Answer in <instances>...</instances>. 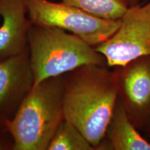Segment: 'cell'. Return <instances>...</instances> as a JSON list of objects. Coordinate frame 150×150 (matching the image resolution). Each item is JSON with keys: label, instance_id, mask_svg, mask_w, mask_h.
<instances>
[{"label": "cell", "instance_id": "1", "mask_svg": "<svg viewBox=\"0 0 150 150\" xmlns=\"http://www.w3.org/2000/svg\"><path fill=\"white\" fill-rule=\"evenodd\" d=\"M87 65L63 75V116L99 149L118 99L114 70Z\"/></svg>", "mask_w": 150, "mask_h": 150}, {"label": "cell", "instance_id": "2", "mask_svg": "<svg viewBox=\"0 0 150 150\" xmlns=\"http://www.w3.org/2000/svg\"><path fill=\"white\" fill-rule=\"evenodd\" d=\"M63 75L33 86L16 113L4 122L14 150H47L63 116Z\"/></svg>", "mask_w": 150, "mask_h": 150}, {"label": "cell", "instance_id": "3", "mask_svg": "<svg viewBox=\"0 0 150 150\" xmlns=\"http://www.w3.org/2000/svg\"><path fill=\"white\" fill-rule=\"evenodd\" d=\"M33 86L87 65H106L105 58L77 35L56 27L31 24L28 34Z\"/></svg>", "mask_w": 150, "mask_h": 150}, {"label": "cell", "instance_id": "4", "mask_svg": "<svg viewBox=\"0 0 150 150\" xmlns=\"http://www.w3.org/2000/svg\"><path fill=\"white\" fill-rule=\"evenodd\" d=\"M27 6L28 17L33 24L64 30L94 47L111 37L121 23V19L106 20L61 1L27 0Z\"/></svg>", "mask_w": 150, "mask_h": 150}, {"label": "cell", "instance_id": "5", "mask_svg": "<svg viewBox=\"0 0 150 150\" xmlns=\"http://www.w3.org/2000/svg\"><path fill=\"white\" fill-rule=\"evenodd\" d=\"M95 48L105 58L108 67L124 66L150 55V0L129 6L115 33Z\"/></svg>", "mask_w": 150, "mask_h": 150}, {"label": "cell", "instance_id": "6", "mask_svg": "<svg viewBox=\"0 0 150 150\" xmlns=\"http://www.w3.org/2000/svg\"><path fill=\"white\" fill-rule=\"evenodd\" d=\"M118 99L129 119L142 134L150 130V55L114 67Z\"/></svg>", "mask_w": 150, "mask_h": 150}, {"label": "cell", "instance_id": "7", "mask_svg": "<svg viewBox=\"0 0 150 150\" xmlns=\"http://www.w3.org/2000/svg\"><path fill=\"white\" fill-rule=\"evenodd\" d=\"M33 86L29 48L0 60V123L14 115Z\"/></svg>", "mask_w": 150, "mask_h": 150}, {"label": "cell", "instance_id": "8", "mask_svg": "<svg viewBox=\"0 0 150 150\" xmlns=\"http://www.w3.org/2000/svg\"><path fill=\"white\" fill-rule=\"evenodd\" d=\"M27 15V0H0V60L28 50L32 23Z\"/></svg>", "mask_w": 150, "mask_h": 150}, {"label": "cell", "instance_id": "9", "mask_svg": "<svg viewBox=\"0 0 150 150\" xmlns=\"http://www.w3.org/2000/svg\"><path fill=\"white\" fill-rule=\"evenodd\" d=\"M114 150H150V141L129 119L119 99L99 146Z\"/></svg>", "mask_w": 150, "mask_h": 150}, {"label": "cell", "instance_id": "10", "mask_svg": "<svg viewBox=\"0 0 150 150\" xmlns=\"http://www.w3.org/2000/svg\"><path fill=\"white\" fill-rule=\"evenodd\" d=\"M99 18L118 20L129 7L127 0H60Z\"/></svg>", "mask_w": 150, "mask_h": 150}, {"label": "cell", "instance_id": "11", "mask_svg": "<svg viewBox=\"0 0 150 150\" xmlns=\"http://www.w3.org/2000/svg\"><path fill=\"white\" fill-rule=\"evenodd\" d=\"M81 132L64 119L61 122L48 146L47 150H93Z\"/></svg>", "mask_w": 150, "mask_h": 150}, {"label": "cell", "instance_id": "12", "mask_svg": "<svg viewBox=\"0 0 150 150\" xmlns=\"http://www.w3.org/2000/svg\"><path fill=\"white\" fill-rule=\"evenodd\" d=\"M2 127H4V125H0V150L6 149L9 147L8 142L4 139L3 133L6 131V129L4 128L3 129H1V128H2Z\"/></svg>", "mask_w": 150, "mask_h": 150}, {"label": "cell", "instance_id": "13", "mask_svg": "<svg viewBox=\"0 0 150 150\" xmlns=\"http://www.w3.org/2000/svg\"><path fill=\"white\" fill-rule=\"evenodd\" d=\"M128 1L129 6H134L136 4H140V0H127Z\"/></svg>", "mask_w": 150, "mask_h": 150}, {"label": "cell", "instance_id": "14", "mask_svg": "<svg viewBox=\"0 0 150 150\" xmlns=\"http://www.w3.org/2000/svg\"><path fill=\"white\" fill-rule=\"evenodd\" d=\"M145 136L146 137V138H147V139L148 140H149V141H150V130H149V132H148V133H147V134H146L145 135Z\"/></svg>", "mask_w": 150, "mask_h": 150}, {"label": "cell", "instance_id": "15", "mask_svg": "<svg viewBox=\"0 0 150 150\" xmlns=\"http://www.w3.org/2000/svg\"><path fill=\"white\" fill-rule=\"evenodd\" d=\"M0 125H2V124H1V123H0Z\"/></svg>", "mask_w": 150, "mask_h": 150}]
</instances>
